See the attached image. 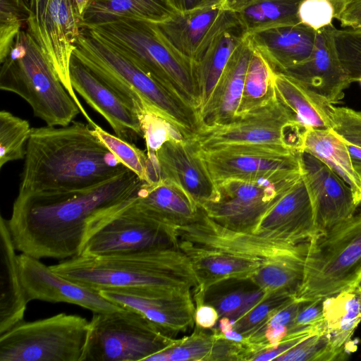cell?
Listing matches in <instances>:
<instances>
[{
  "label": "cell",
  "mask_w": 361,
  "mask_h": 361,
  "mask_svg": "<svg viewBox=\"0 0 361 361\" xmlns=\"http://www.w3.org/2000/svg\"><path fill=\"white\" fill-rule=\"evenodd\" d=\"M143 183L129 169L85 190L18 195L7 220L16 249L39 259L79 255L94 231L136 202Z\"/></svg>",
  "instance_id": "obj_1"
},
{
  "label": "cell",
  "mask_w": 361,
  "mask_h": 361,
  "mask_svg": "<svg viewBox=\"0 0 361 361\" xmlns=\"http://www.w3.org/2000/svg\"><path fill=\"white\" fill-rule=\"evenodd\" d=\"M177 241L198 279L195 293L227 279L252 280L267 295L293 297L301 288L308 242L292 245L234 231L202 207L193 221L178 228Z\"/></svg>",
  "instance_id": "obj_2"
},
{
  "label": "cell",
  "mask_w": 361,
  "mask_h": 361,
  "mask_svg": "<svg viewBox=\"0 0 361 361\" xmlns=\"http://www.w3.org/2000/svg\"><path fill=\"white\" fill-rule=\"evenodd\" d=\"M90 127L32 128L18 195L85 190L129 170Z\"/></svg>",
  "instance_id": "obj_3"
},
{
  "label": "cell",
  "mask_w": 361,
  "mask_h": 361,
  "mask_svg": "<svg viewBox=\"0 0 361 361\" xmlns=\"http://www.w3.org/2000/svg\"><path fill=\"white\" fill-rule=\"evenodd\" d=\"M50 267L68 280L97 291L139 288L193 293L199 286L189 259L178 247L110 255H79Z\"/></svg>",
  "instance_id": "obj_4"
},
{
  "label": "cell",
  "mask_w": 361,
  "mask_h": 361,
  "mask_svg": "<svg viewBox=\"0 0 361 361\" xmlns=\"http://www.w3.org/2000/svg\"><path fill=\"white\" fill-rule=\"evenodd\" d=\"M73 56L110 87L137 114L150 111L189 139L202 129L199 111L88 29L80 27Z\"/></svg>",
  "instance_id": "obj_5"
},
{
  "label": "cell",
  "mask_w": 361,
  "mask_h": 361,
  "mask_svg": "<svg viewBox=\"0 0 361 361\" xmlns=\"http://www.w3.org/2000/svg\"><path fill=\"white\" fill-rule=\"evenodd\" d=\"M82 27L199 111L200 93L193 63L168 42L155 23L124 18Z\"/></svg>",
  "instance_id": "obj_6"
},
{
  "label": "cell",
  "mask_w": 361,
  "mask_h": 361,
  "mask_svg": "<svg viewBox=\"0 0 361 361\" xmlns=\"http://www.w3.org/2000/svg\"><path fill=\"white\" fill-rule=\"evenodd\" d=\"M0 89L25 99L49 126H66L81 113L30 33L22 29L1 62Z\"/></svg>",
  "instance_id": "obj_7"
},
{
  "label": "cell",
  "mask_w": 361,
  "mask_h": 361,
  "mask_svg": "<svg viewBox=\"0 0 361 361\" xmlns=\"http://www.w3.org/2000/svg\"><path fill=\"white\" fill-rule=\"evenodd\" d=\"M361 283V210L308 241L301 288L295 298L314 300Z\"/></svg>",
  "instance_id": "obj_8"
},
{
  "label": "cell",
  "mask_w": 361,
  "mask_h": 361,
  "mask_svg": "<svg viewBox=\"0 0 361 361\" xmlns=\"http://www.w3.org/2000/svg\"><path fill=\"white\" fill-rule=\"evenodd\" d=\"M90 321L66 313L23 320L0 334V361H84Z\"/></svg>",
  "instance_id": "obj_9"
},
{
  "label": "cell",
  "mask_w": 361,
  "mask_h": 361,
  "mask_svg": "<svg viewBox=\"0 0 361 361\" xmlns=\"http://www.w3.org/2000/svg\"><path fill=\"white\" fill-rule=\"evenodd\" d=\"M176 341L135 310L94 313L84 361H145Z\"/></svg>",
  "instance_id": "obj_10"
},
{
  "label": "cell",
  "mask_w": 361,
  "mask_h": 361,
  "mask_svg": "<svg viewBox=\"0 0 361 361\" xmlns=\"http://www.w3.org/2000/svg\"><path fill=\"white\" fill-rule=\"evenodd\" d=\"M27 31L35 41L90 126L95 123L73 88L70 62L80 31V18L72 0H22Z\"/></svg>",
  "instance_id": "obj_11"
},
{
  "label": "cell",
  "mask_w": 361,
  "mask_h": 361,
  "mask_svg": "<svg viewBox=\"0 0 361 361\" xmlns=\"http://www.w3.org/2000/svg\"><path fill=\"white\" fill-rule=\"evenodd\" d=\"M305 130L276 98L233 121L204 127L193 138L201 150L233 145H271L302 152Z\"/></svg>",
  "instance_id": "obj_12"
},
{
  "label": "cell",
  "mask_w": 361,
  "mask_h": 361,
  "mask_svg": "<svg viewBox=\"0 0 361 361\" xmlns=\"http://www.w3.org/2000/svg\"><path fill=\"white\" fill-rule=\"evenodd\" d=\"M300 176L301 171L255 180L221 181L216 183L218 199L202 208L209 217L226 228L252 232Z\"/></svg>",
  "instance_id": "obj_13"
},
{
  "label": "cell",
  "mask_w": 361,
  "mask_h": 361,
  "mask_svg": "<svg viewBox=\"0 0 361 361\" xmlns=\"http://www.w3.org/2000/svg\"><path fill=\"white\" fill-rule=\"evenodd\" d=\"M177 229L144 212L135 202L94 231L80 255H110L178 247Z\"/></svg>",
  "instance_id": "obj_14"
},
{
  "label": "cell",
  "mask_w": 361,
  "mask_h": 361,
  "mask_svg": "<svg viewBox=\"0 0 361 361\" xmlns=\"http://www.w3.org/2000/svg\"><path fill=\"white\" fill-rule=\"evenodd\" d=\"M200 151L216 183L230 179L270 178L301 171L300 152L279 147L233 145Z\"/></svg>",
  "instance_id": "obj_15"
},
{
  "label": "cell",
  "mask_w": 361,
  "mask_h": 361,
  "mask_svg": "<svg viewBox=\"0 0 361 361\" xmlns=\"http://www.w3.org/2000/svg\"><path fill=\"white\" fill-rule=\"evenodd\" d=\"M99 292L111 302L142 314L171 337L195 326L191 290L120 288Z\"/></svg>",
  "instance_id": "obj_16"
},
{
  "label": "cell",
  "mask_w": 361,
  "mask_h": 361,
  "mask_svg": "<svg viewBox=\"0 0 361 361\" xmlns=\"http://www.w3.org/2000/svg\"><path fill=\"white\" fill-rule=\"evenodd\" d=\"M299 155L302 176L312 203L315 234L353 216L358 205L349 186L311 154L302 151Z\"/></svg>",
  "instance_id": "obj_17"
},
{
  "label": "cell",
  "mask_w": 361,
  "mask_h": 361,
  "mask_svg": "<svg viewBox=\"0 0 361 361\" xmlns=\"http://www.w3.org/2000/svg\"><path fill=\"white\" fill-rule=\"evenodd\" d=\"M20 276L27 302L34 300L68 302L92 311L111 312L122 310L95 290L82 286L54 271L39 259L24 253L18 256Z\"/></svg>",
  "instance_id": "obj_18"
},
{
  "label": "cell",
  "mask_w": 361,
  "mask_h": 361,
  "mask_svg": "<svg viewBox=\"0 0 361 361\" xmlns=\"http://www.w3.org/2000/svg\"><path fill=\"white\" fill-rule=\"evenodd\" d=\"M236 23L234 13L222 0L188 11H176L156 25L173 48L193 62L215 35Z\"/></svg>",
  "instance_id": "obj_19"
},
{
  "label": "cell",
  "mask_w": 361,
  "mask_h": 361,
  "mask_svg": "<svg viewBox=\"0 0 361 361\" xmlns=\"http://www.w3.org/2000/svg\"><path fill=\"white\" fill-rule=\"evenodd\" d=\"M154 153L160 180H169L178 184L200 207L218 199L216 184L194 139L168 141Z\"/></svg>",
  "instance_id": "obj_20"
},
{
  "label": "cell",
  "mask_w": 361,
  "mask_h": 361,
  "mask_svg": "<svg viewBox=\"0 0 361 361\" xmlns=\"http://www.w3.org/2000/svg\"><path fill=\"white\" fill-rule=\"evenodd\" d=\"M251 233L292 245L308 242L315 235L312 203L302 172Z\"/></svg>",
  "instance_id": "obj_21"
},
{
  "label": "cell",
  "mask_w": 361,
  "mask_h": 361,
  "mask_svg": "<svg viewBox=\"0 0 361 361\" xmlns=\"http://www.w3.org/2000/svg\"><path fill=\"white\" fill-rule=\"evenodd\" d=\"M70 77L75 92L104 117L116 136L128 142L143 138L137 113L73 56Z\"/></svg>",
  "instance_id": "obj_22"
},
{
  "label": "cell",
  "mask_w": 361,
  "mask_h": 361,
  "mask_svg": "<svg viewBox=\"0 0 361 361\" xmlns=\"http://www.w3.org/2000/svg\"><path fill=\"white\" fill-rule=\"evenodd\" d=\"M333 27L331 24L317 30L314 47L309 59L282 73L334 104L343 98L344 91L351 82L334 47Z\"/></svg>",
  "instance_id": "obj_23"
},
{
  "label": "cell",
  "mask_w": 361,
  "mask_h": 361,
  "mask_svg": "<svg viewBox=\"0 0 361 361\" xmlns=\"http://www.w3.org/2000/svg\"><path fill=\"white\" fill-rule=\"evenodd\" d=\"M313 28L298 23L263 29L247 35L258 51L277 72H283L309 59L317 37Z\"/></svg>",
  "instance_id": "obj_24"
},
{
  "label": "cell",
  "mask_w": 361,
  "mask_h": 361,
  "mask_svg": "<svg viewBox=\"0 0 361 361\" xmlns=\"http://www.w3.org/2000/svg\"><path fill=\"white\" fill-rule=\"evenodd\" d=\"M252 51L246 36L233 52L209 100L200 111L203 128L230 123L237 118Z\"/></svg>",
  "instance_id": "obj_25"
},
{
  "label": "cell",
  "mask_w": 361,
  "mask_h": 361,
  "mask_svg": "<svg viewBox=\"0 0 361 361\" xmlns=\"http://www.w3.org/2000/svg\"><path fill=\"white\" fill-rule=\"evenodd\" d=\"M274 83L277 98L300 127L331 129L334 104L283 73L274 72Z\"/></svg>",
  "instance_id": "obj_26"
},
{
  "label": "cell",
  "mask_w": 361,
  "mask_h": 361,
  "mask_svg": "<svg viewBox=\"0 0 361 361\" xmlns=\"http://www.w3.org/2000/svg\"><path fill=\"white\" fill-rule=\"evenodd\" d=\"M7 220L0 219V334L23 320L28 302Z\"/></svg>",
  "instance_id": "obj_27"
},
{
  "label": "cell",
  "mask_w": 361,
  "mask_h": 361,
  "mask_svg": "<svg viewBox=\"0 0 361 361\" xmlns=\"http://www.w3.org/2000/svg\"><path fill=\"white\" fill-rule=\"evenodd\" d=\"M136 204L151 216L177 228L193 221L200 209L183 188L169 180L144 182Z\"/></svg>",
  "instance_id": "obj_28"
},
{
  "label": "cell",
  "mask_w": 361,
  "mask_h": 361,
  "mask_svg": "<svg viewBox=\"0 0 361 361\" xmlns=\"http://www.w3.org/2000/svg\"><path fill=\"white\" fill-rule=\"evenodd\" d=\"M246 36L239 23L228 27L215 35L192 62L200 93L199 114L209 100L233 52Z\"/></svg>",
  "instance_id": "obj_29"
},
{
  "label": "cell",
  "mask_w": 361,
  "mask_h": 361,
  "mask_svg": "<svg viewBox=\"0 0 361 361\" xmlns=\"http://www.w3.org/2000/svg\"><path fill=\"white\" fill-rule=\"evenodd\" d=\"M176 12L170 0H90L81 18L80 27L124 18L158 24Z\"/></svg>",
  "instance_id": "obj_30"
},
{
  "label": "cell",
  "mask_w": 361,
  "mask_h": 361,
  "mask_svg": "<svg viewBox=\"0 0 361 361\" xmlns=\"http://www.w3.org/2000/svg\"><path fill=\"white\" fill-rule=\"evenodd\" d=\"M303 0H224L246 35L255 32L300 23L298 9Z\"/></svg>",
  "instance_id": "obj_31"
},
{
  "label": "cell",
  "mask_w": 361,
  "mask_h": 361,
  "mask_svg": "<svg viewBox=\"0 0 361 361\" xmlns=\"http://www.w3.org/2000/svg\"><path fill=\"white\" fill-rule=\"evenodd\" d=\"M302 151L311 154L329 167L349 186L356 204L358 206L361 204V179L345 145L331 129L305 131Z\"/></svg>",
  "instance_id": "obj_32"
},
{
  "label": "cell",
  "mask_w": 361,
  "mask_h": 361,
  "mask_svg": "<svg viewBox=\"0 0 361 361\" xmlns=\"http://www.w3.org/2000/svg\"><path fill=\"white\" fill-rule=\"evenodd\" d=\"M324 332L334 348L348 356V345L361 322V295L358 287L324 300Z\"/></svg>",
  "instance_id": "obj_33"
},
{
  "label": "cell",
  "mask_w": 361,
  "mask_h": 361,
  "mask_svg": "<svg viewBox=\"0 0 361 361\" xmlns=\"http://www.w3.org/2000/svg\"><path fill=\"white\" fill-rule=\"evenodd\" d=\"M265 296L264 291L252 280L227 279L212 284L194 301L213 306L220 317L235 320Z\"/></svg>",
  "instance_id": "obj_34"
},
{
  "label": "cell",
  "mask_w": 361,
  "mask_h": 361,
  "mask_svg": "<svg viewBox=\"0 0 361 361\" xmlns=\"http://www.w3.org/2000/svg\"><path fill=\"white\" fill-rule=\"evenodd\" d=\"M274 72L265 58L253 48L237 118L264 106L276 98L274 83Z\"/></svg>",
  "instance_id": "obj_35"
},
{
  "label": "cell",
  "mask_w": 361,
  "mask_h": 361,
  "mask_svg": "<svg viewBox=\"0 0 361 361\" xmlns=\"http://www.w3.org/2000/svg\"><path fill=\"white\" fill-rule=\"evenodd\" d=\"M306 301L295 297L290 298L274 310L262 324L246 336L252 356L279 345L288 335L294 319Z\"/></svg>",
  "instance_id": "obj_36"
},
{
  "label": "cell",
  "mask_w": 361,
  "mask_h": 361,
  "mask_svg": "<svg viewBox=\"0 0 361 361\" xmlns=\"http://www.w3.org/2000/svg\"><path fill=\"white\" fill-rule=\"evenodd\" d=\"M216 341L212 329L195 325L191 334L176 339L173 345L152 355L145 361H212Z\"/></svg>",
  "instance_id": "obj_37"
},
{
  "label": "cell",
  "mask_w": 361,
  "mask_h": 361,
  "mask_svg": "<svg viewBox=\"0 0 361 361\" xmlns=\"http://www.w3.org/2000/svg\"><path fill=\"white\" fill-rule=\"evenodd\" d=\"M31 128L29 122L9 111L0 112V168L25 157Z\"/></svg>",
  "instance_id": "obj_38"
},
{
  "label": "cell",
  "mask_w": 361,
  "mask_h": 361,
  "mask_svg": "<svg viewBox=\"0 0 361 361\" xmlns=\"http://www.w3.org/2000/svg\"><path fill=\"white\" fill-rule=\"evenodd\" d=\"M331 130L345 145L361 179V111L334 106Z\"/></svg>",
  "instance_id": "obj_39"
},
{
  "label": "cell",
  "mask_w": 361,
  "mask_h": 361,
  "mask_svg": "<svg viewBox=\"0 0 361 361\" xmlns=\"http://www.w3.org/2000/svg\"><path fill=\"white\" fill-rule=\"evenodd\" d=\"M92 128L98 137L127 168L135 173L142 181L149 182V160L147 152L106 132L97 124Z\"/></svg>",
  "instance_id": "obj_40"
},
{
  "label": "cell",
  "mask_w": 361,
  "mask_h": 361,
  "mask_svg": "<svg viewBox=\"0 0 361 361\" xmlns=\"http://www.w3.org/2000/svg\"><path fill=\"white\" fill-rule=\"evenodd\" d=\"M348 357L331 345L324 331L314 334L281 354L279 361H329L343 360Z\"/></svg>",
  "instance_id": "obj_41"
},
{
  "label": "cell",
  "mask_w": 361,
  "mask_h": 361,
  "mask_svg": "<svg viewBox=\"0 0 361 361\" xmlns=\"http://www.w3.org/2000/svg\"><path fill=\"white\" fill-rule=\"evenodd\" d=\"M332 38L339 61L350 82L361 78V31L332 28Z\"/></svg>",
  "instance_id": "obj_42"
},
{
  "label": "cell",
  "mask_w": 361,
  "mask_h": 361,
  "mask_svg": "<svg viewBox=\"0 0 361 361\" xmlns=\"http://www.w3.org/2000/svg\"><path fill=\"white\" fill-rule=\"evenodd\" d=\"M147 152H155L165 142L187 138L174 125L150 111L139 115Z\"/></svg>",
  "instance_id": "obj_43"
},
{
  "label": "cell",
  "mask_w": 361,
  "mask_h": 361,
  "mask_svg": "<svg viewBox=\"0 0 361 361\" xmlns=\"http://www.w3.org/2000/svg\"><path fill=\"white\" fill-rule=\"evenodd\" d=\"M24 25L22 0H0V63L8 55Z\"/></svg>",
  "instance_id": "obj_44"
},
{
  "label": "cell",
  "mask_w": 361,
  "mask_h": 361,
  "mask_svg": "<svg viewBox=\"0 0 361 361\" xmlns=\"http://www.w3.org/2000/svg\"><path fill=\"white\" fill-rule=\"evenodd\" d=\"M292 297L272 295H267L243 315L232 320L233 329L247 336L262 324L270 314Z\"/></svg>",
  "instance_id": "obj_45"
},
{
  "label": "cell",
  "mask_w": 361,
  "mask_h": 361,
  "mask_svg": "<svg viewBox=\"0 0 361 361\" xmlns=\"http://www.w3.org/2000/svg\"><path fill=\"white\" fill-rule=\"evenodd\" d=\"M298 17L301 23L317 31L332 24L334 10L328 0H303Z\"/></svg>",
  "instance_id": "obj_46"
},
{
  "label": "cell",
  "mask_w": 361,
  "mask_h": 361,
  "mask_svg": "<svg viewBox=\"0 0 361 361\" xmlns=\"http://www.w3.org/2000/svg\"><path fill=\"white\" fill-rule=\"evenodd\" d=\"M324 300L320 298L306 301L298 311L288 334L323 326Z\"/></svg>",
  "instance_id": "obj_47"
},
{
  "label": "cell",
  "mask_w": 361,
  "mask_h": 361,
  "mask_svg": "<svg viewBox=\"0 0 361 361\" xmlns=\"http://www.w3.org/2000/svg\"><path fill=\"white\" fill-rule=\"evenodd\" d=\"M336 18L342 27L361 31V0H351Z\"/></svg>",
  "instance_id": "obj_48"
},
{
  "label": "cell",
  "mask_w": 361,
  "mask_h": 361,
  "mask_svg": "<svg viewBox=\"0 0 361 361\" xmlns=\"http://www.w3.org/2000/svg\"><path fill=\"white\" fill-rule=\"evenodd\" d=\"M219 318L218 311L213 306L204 302L195 304L196 326L204 329H212L217 324Z\"/></svg>",
  "instance_id": "obj_49"
},
{
  "label": "cell",
  "mask_w": 361,
  "mask_h": 361,
  "mask_svg": "<svg viewBox=\"0 0 361 361\" xmlns=\"http://www.w3.org/2000/svg\"><path fill=\"white\" fill-rule=\"evenodd\" d=\"M222 0H170L176 11L185 12L217 4Z\"/></svg>",
  "instance_id": "obj_50"
},
{
  "label": "cell",
  "mask_w": 361,
  "mask_h": 361,
  "mask_svg": "<svg viewBox=\"0 0 361 361\" xmlns=\"http://www.w3.org/2000/svg\"><path fill=\"white\" fill-rule=\"evenodd\" d=\"M90 0H72L73 4L75 8L78 15L81 18L87 8Z\"/></svg>",
  "instance_id": "obj_51"
},
{
  "label": "cell",
  "mask_w": 361,
  "mask_h": 361,
  "mask_svg": "<svg viewBox=\"0 0 361 361\" xmlns=\"http://www.w3.org/2000/svg\"><path fill=\"white\" fill-rule=\"evenodd\" d=\"M332 5L334 10V18H336L344 7L351 0H328Z\"/></svg>",
  "instance_id": "obj_52"
},
{
  "label": "cell",
  "mask_w": 361,
  "mask_h": 361,
  "mask_svg": "<svg viewBox=\"0 0 361 361\" xmlns=\"http://www.w3.org/2000/svg\"><path fill=\"white\" fill-rule=\"evenodd\" d=\"M358 289H359V291H360V295H361V283L359 285Z\"/></svg>",
  "instance_id": "obj_53"
},
{
  "label": "cell",
  "mask_w": 361,
  "mask_h": 361,
  "mask_svg": "<svg viewBox=\"0 0 361 361\" xmlns=\"http://www.w3.org/2000/svg\"><path fill=\"white\" fill-rule=\"evenodd\" d=\"M358 82H360V85H361V79L359 80Z\"/></svg>",
  "instance_id": "obj_54"
}]
</instances>
